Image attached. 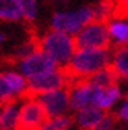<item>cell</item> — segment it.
<instances>
[{"instance_id":"obj_1","label":"cell","mask_w":128,"mask_h":130,"mask_svg":"<svg viewBox=\"0 0 128 130\" xmlns=\"http://www.w3.org/2000/svg\"><path fill=\"white\" fill-rule=\"evenodd\" d=\"M112 54H114V48L112 49H78L76 54L73 56L71 62L62 70L65 71L70 84L73 81L87 79L92 75L111 67Z\"/></svg>"},{"instance_id":"obj_2","label":"cell","mask_w":128,"mask_h":130,"mask_svg":"<svg viewBox=\"0 0 128 130\" xmlns=\"http://www.w3.org/2000/svg\"><path fill=\"white\" fill-rule=\"evenodd\" d=\"M38 43H40V49L46 53L59 68H65L78 51L74 37L55 30H48L46 34L38 37Z\"/></svg>"},{"instance_id":"obj_3","label":"cell","mask_w":128,"mask_h":130,"mask_svg":"<svg viewBox=\"0 0 128 130\" xmlns=\"http://www.w3.org/2000/svg\"><path fill=\"white\" fill-rule=\"evenodd\" d=\"M93 21V5H84L74 10H55L51 16V30L76 37L86 25Z\"/></svg>"},{"instance_id":"obj_4","label":"cell","mask_w":128,"mask_h":130,"mask_svg":"<svg viewBox=\"0 0 128 130\" xmlns=\"http://www.w3.org/2000/svg\"><path fill=\"white\" fill-rule=\"evenodd\" d=\"M78 49H112L106 22L93 21L74 37Z\"/></svg>"},{"instance_id":"obj_5","label":"cell","mask_w":128,"mask_h":130,"mask_svg":"<svg viewBox=\"0 0 128 130\" xmlns=\"http://www.w3.org/2000/svg\"><path fill=\"white\" fill-rule=\"evenodd\" d=\"M70 86V81L62 68H57L54 71H49L46 75L36 76L29 79V87L25 99H36L40 95L54 92V90H60Z\"/></svg>"},{"instance_id":"obj_6","label":"cell","mask_w":128,"mask_h":130,"mask_svg":"<svg viewBox=\"0 0 128 130\" xmlns=\"http://www.w3.org/2000/svg\"><path fill=\"white\" fill-rule=\"evenodd\" d=\"M49 116L38 99H24L16 130H41Z\"/></svg>"},{"instance_id":"obj_7","label":"cell","mask_w":128,"mask_h":130,"mask_svg":"<svg viewBox=\"0 0 128 130\" xmlns=\"http://www.w3.org/2000/svg\"><path fill=\"white\" fill-rule=\"evenodd\" d=\"M14 65L17 67L19 73H21L25 79H32V78H36V76H41V75H46L49 71H54L57 70V63L51 59V57L43 53L41 49H38L36 53L30 54L29 57L25 59H21L14 62Z\"/></svg>"},{"instance_id":"obj_8","label":"cell","mask_w":128,"mask_h":130,"mask_svg":"<svg viewBox=\"0 0 128 130\" xmlns=\"http://www.w3.org/2000/svg\"><path fill=\"white\" fill-rule=\"evenodd\" d=\"M36 99L44 106L49 118H59V116L70 114L71 106H70V90H68V87L40 95Z\"/></svg>"},{"instance_id":"obj_9","label":"cell","mask_w":128,"mask_h":130,"mask_svg":"<svg viewBox=\"0 0 128 130\" xmlns=\"http://www.w3.org/2000/svg\"><path fill=\"white\" fill-rule=\"evenodd\" d=\"M95 89L87 79H79V81H73L68 86L70 90V106L71 111L76 113L79 109H84L87 106H92L93 102V94Z\"/></svg>"},{"instance_id":"obj_10","label":"cell","mask_w":128,"mask_h":130,"mask_svg":"<svg viewBox=\"0 0 128 130\" xmlns=\"http://www.w3.org/2000/svg\"><path fill=\"white\" fill-rule=\"evenodd\" d=\"M120 99H122V87L116 84L106 89H95L92 105L103 109L104 113H111V109L120 102Z\"/></svg>"},{"instance_id":"obj_11","label":"cell","mask_w":128,"mask_h":130,"mask_svg":"<svg viewBox=\"0 0 128 130\" xmlns=\"http://www.w3.org/2000/svg\"><path fill=\"white\" fill-rule=\"evenodd\" d=\"M73 116H74V125L78 127V130H95L100 125V122L104 119L106 113L92 105L76 111Z\"/></svg>"},{"instance_id":"obj_12","label":"cell","mask_w":128,"mask_h":130,"mask_svg":"<svg viewBox=\"0 0 128 130\" xmlns=\"http://www.w3.org/2000/svg\"><path fill=\"white\" fill-rule=\"evenodd\" d=\"M24 99H14L0 105V130H16Z\"/></svg>"},{"instance_id":"obj_13","label":"cell","mask_w":128,"mask_h":130,"mask_svg":"<svg viewBox=\"0 0 128 130\" xmlns=\"http://www.w3.org/2000/svg\"><path fill=\"white\" fill-rule=\"evenodd\" d=\"M112 48H123L128 46V19H111L108 22Z\"/></svg>"},{"instance_id":"obj_14","label":"cell","mask_w":128,"mask_h":130,"mask_svg":"<svg viewBox=\"0 0 128 130\" xmlns=\"http://www.w3.org/2000/svg\"><path fill=\"white\" fill-rule=\"evenodd\" d=\"M22 19V0H0V21L19 22Z\"/></svg>"},{"instance_id":"obj_15","label":"cell","mask_w":128,"mask_h":130,"mask_svg":"<svg viewBox=\"0 0 128 130\" xmlns=\"http://www.w3.org/2000/svg\"><path fill=\"white\" fill-rule=\"evenodd\" d=\"M3 75H5V79L8 83L13 95H14V99H25L29 81L16 70H5Z\"/></svg>"},{"instance_id":"obj_16","label":"cell","mask_w":128,"mask_h":130,"mask_svg":"<svg viewBox=\"0 0 128 130\" xmlns=\"http://www.w3.org/2000/svg\"><path fill=\"white\" fill-rule=\"evenodd\" d=\"M111 68L117 73L120 81H128V46L114 49Z\"/></svg>"},{"instance_id":"obj_17","label":"cell","mask_w":128,"mask_h":130,"mask_svg":"<svg viewBox=\"0 0 128 130\" xmlns=\"http://www.w3.org/2000/svg\"><path fill=\"white\" fill-rule=\"evenodd\" d=\"M87 81L90 83L93 87H97V89H106V87H111V86L119 84L120 79H119L116 71H114L111 67H108L104 70L98 71V73L92 75L90 78H87Z\"/></svg>"},{"instance_id":"obj_18","label":"cell","mask_w":128,"mask_h":130,"mask_svg":"<svg viewBox=\"0 0 128 130\" xmlns=\"http://www.w3.org/2000/svg\"><path fill=\"white\" fill-rule=\"evenodd\" d=\"M74 125V116L65 114L59 118H49L41 130H71Z\"/></svg>"},{"instance_id":"obj_19","label":"cell","mask_w":128,"mask_h":130,"mask_svg":"<svg viewBox=\"0 0 128 130\" xmlns=\"http://www.w3.org/2000/svg\"><path fill=\"white\" fill-rule=\"evenodd\" d=\"M22 13H24V21L32 24L38 18V13H40L38 3L35 0H22Z\"/></svg>"},{"instance_id":"obj_20","label":"cell","mask_w":128,"mask_h":130,"mask_svg":"<svg viewBox=\"0 0 128 130\" xmlns=\"http://www.w3.org/2000/svg\"><path fill=\"white\" fill-rule=\"evenodd\" d=\"M11 100H14V95H13L8 83L5 79L3 71H0V105H5V103H8Z\"/></svg>"},{"instance_id":"obj_21","label":"cell","mask_w":128,"mask_h":130,"mask_svg":"<svg viewBox=\"0 0 128 130\" xmlns=\"http://www.w3.org/2000/svg\"><path fill=\"white\" fill-rule=\"evenodd\" d=\"M119 124H120V122L117 121L116 114H114V113H106L104 119L100 122V125L95 128V130H114Z\"/></svg>"},{"instance_id":"obj_22","label":"cell","mask_w":128,"mask_h":130,"mask_svg":"<svg viewBox=\"0 0 128 130\" xmlns=\"http://www.w3.org/2000/svg\"><path fill=\"white\" fill-rule=\"evenodd\" d=\"M114 114H116V118H117L119 122H122V124H126L128 125V97L119 105L117 111L114 113Z\"/></svg>"},{"instance_id":"obj_23","label":"cell","mask_w":128,"mask_h":130,"mask_svg":"<svg viewBox=\"0 0 128 130\" xmlns=\"http://www.w3.org/2000/svg\"><path fill=\"white\" fill-rule=\"evenodd\" d=\"M5 40H6V35H5V34H2V32H0V46H2V44L5 43Z\"/></svg>"},{"instance_id":"obj_24","label":"cell","mask_w":128,"mask_h":130,"mask_svg":"<svg viewBox=\"0 0 128 130\" xmlns=\"http://www.w3.org/2000/svg\"><path fill=\"white\" fill-rule=\"evenodd\" d=\"M126 97H128V81H126Z\"/></svg>"}]
</instances>
